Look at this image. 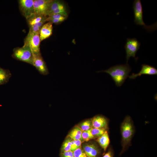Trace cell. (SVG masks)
I'll return each mask as SVG.
<instances>
[{
	"mask_svg": "<svg viewBox=\"0 0 157 157\" xmlns=\"http://www.w3.org/2000/svg\"><path fill=\"white\" fill-rule=\"evenodd\" d=\"M71 151L73 152L76 149L81 148V143L79 140H75L71 139Z\"/></svg>",
	"mask_w": 157,
	"mask_h": 157,
	"instance_id": "cell-24",
	"label": "cell"
},
{
	"mask_svg": "<svg viewBox=\"0 0 157 157\" xmlns=\"http://www.w3.org/2000/svg\"><path fill=\"white\" fill-rule=\"evenodd\" d=\"M77 126L82 131L88 130L92 127L91 119L83 121Z\"/></svg>",
	"mask_w": 157,
	"mask_h": 157,
	"instance_id": "cell-19",
	"label": "cell"
},
{
	"mask_svg": "<svg viewBox=\"0 0 157 157\" xmlns=\"http://www.w3.org/2000/svg\"><path fill=\"white\" fill-rule=\"evenodd\" d=\"M122 149L120 155L123 153L130 145L135 132V129L131 117L129 115L124 118L121 125Z\"/></svg>",
	"mask_w": 157,
	"mask_h": 157,
	"instance_id": "cell-2",
	"label": "cell"
},
{
	"mask_svg": "<svg viewBox=\"0 0 157 157\" xmlns=\"http://www.w3.org/2000/svg\"><path fill=\"white\" fill-rule=\"evenodd\" d=\"M133 9L134 17V22L137 25L143 26L147 31L151 32L156 28V24L147 26L143 20L142 5L140 0H134L133 4Z\"/></svg>",
	"mask_w": 157,
	"mask_h": 157,
	"instance_id": "cell-3",
	"label": "cell"
},
{
	"mask_svg": "<svg viewBox=\"0 0 157 157\" xmlns=\"http://www.w3.org/2000/svg\"><path fill=\"white\" fill-rule=\"evenodd\" d=\"M33 55L32 65L36 68L40 74L44 75L48 74L49 73L48 68L41 54Z\"/></svg>",
	"mask_w": 157,
	"mask_h": 157,
	"instance_id": "cell-9",
	"label": "cell"
},
{
	"mask_svg": "<svg viewBox=\"0 0 157 157\" xmlns=\"http://www.w3.org/2000/svg\"><path fill=\"white\" fill-rule=\"evenodd\" d=\"M71 138L68 136L65 139L61 146V152L71 151Z\"/></svg>",
	"mask_w": 157,
	"mask_h": 157,
	"instance_id": "cell-21",
	"label": "cell"
},
{
	"mask_svg": "<svg viewBox=\"0 0 157 157\" xmlns=\"http://www.w3.org/2000/svg\"><path fill=\"white\" fill-rule=\"evenodd\" d=\"M74 157H87L82 148H78L73 151Z\"/></svg>",
	"mask_w": 157,
	"mask_h": 157,
	"instance_id": "cell-26",
	"label": "cell"
},
{
	"mask_svg": "<svg viewBox=\"0 0 157 157\" xmlns=\"http://www.w3.org/2000/svg\"><path fill=\"white\" fill-rule=\"evenodd\" d=\"M40 40L39 33H28L24 39L23 46L28 47L33 55L41 54L40 44Z\"/></svg>",
	"mask_w": 157,
	"mask_h": 157,
	"instance_id": "cell-4",
	"label": "cell"
},
{
	"mask_svg": "<svg viewBox=\"0 0 157 157\" xmlns=\"http://www.w3.org/2000/svg\"><path fill=\"white\" fill-rule=\"evenodd\" d=\"M82 132V130L77 125H76L69 133L67 136L75 140H80L83 142L84 140L81 135Z\"/></svg>",
	"mask_w": 157,
	"mask_h": 157,
	"instance_id": "cell-15",
	"label": "cell"
},
{
	"mask_svg": "<svg viewBox=\"0 0 157 157\" xmlns=\"http://www.w3.org/2000/svg\"><path fill=\"white\" fill-rule=\"evenodd\" d=\"M13 58L31 65L33 64V55L31 49L28 47L23 46L21 47H16L13 50Z\"/></svg>",
	"mask_w": 157,
	"mask_h": 157,
	"instance_id": "cell-5",
	"label": "cell"
},
{
	"mask_svg": "<svg viewBox=\"0 0 157 157\" xmlns=\"http://www.w3.org/2000/svg\"><path fill=\"white\" fill-rule=\"evenodd\" d=\"M47 18V16L35 14L28 18L26 20L27 23L29 26H30L35 25L43 20H46V21Z\"/></svg>",
	"mask_w": 157,
	"mask_h": 157,
	"instance_id": "cell-16",
	"label": "cell"
},
{
	"mask_svg": "<svg viewBox=\"0 0 157 157\" xmlns=\"http://www.w3.org/2000/svg\"><path fill=\"white\" fill-rule=\"evenodd\" d=\"M102 157H114V153L112 149H109Z\"/></svg>",
	"mask_w": 157,
	"mask_h": 157,
	"instance_id": "cell-30",
	"label": "cell"
},
{
	"mask_svg": "<svg viewBox=\"0 0 157 157\" xmlns=\"http://www.w3.org/2000/svg\"><path fill=\"white\" fill-rule=\"evenodd\" d=\"M64 7H65V6L62 1L58 0H53L49 5L46 16H48L53 10L59 8Z\"/></svg>",
	"mask_w": 157,
	"mask_h": 157,
	"instance_id": "cell-18",
	"label": "cell"
},
{
	"mask_svg": "<svg viewBox=\"0 0 157 157\" xmlns=\"http://www.w3.org/2000/svg\"><path fill=\"white\" fill-rule=\"evenodd\" d=\"M53 14H59L67 17V13L65 7L59 8L53 10L51 13L48 15Z\"/></svg>",
	"mask_w": 157,
	"mask_h": 157,
	"instance_id": "cell-25",
	"label": "cell"
},
{
	"mask_svg": "<svg viewBox=\"0 0 157 157\" xmlns=\"http://www.w3.org/2000/svg\"><path fill=\"white\" fill-rule=\"evenodd\" d=\"M33 2L34 0L18 1L20 11L26 19L35 14Z\"/></svg>",
	"mask_w": 157,
	"mask_h": 157,
	"instance_id": "cell-7",
	"label": "cell"
},
{
	"mask_svg": "<svg viewBox=\"0 0 157 157\" xmlns=\"http://www.w3.org/2000/svg\"><path fill=\"white\" fill-rule=\"evenodd\" d=\"M52 1L53 0H34L35 14L46 16L49 5Z\"/></svg>",
	"mask_w": 157,
	"mask_h": 157,
	"instance_id": "cell-8",
	"label": "cell"
},
{
	"mask_svg": "<svg viewBox=\"0 0 157 157\" xmlns=\"http://www.w3.org/2000/svg\"><path fill=\"white\" fill-rule=\"evenodd\" d=\"M47 22L46 20H43L35 25L29 26V32L32 33H39L42 26Z\"/></svg>",
	"mask_w": 157,
	"mask_h": 157,
	"instance_id": "cell-20",
	"label": "cell"
},
{
	"mask_svg": "<svg viewBox=\"0 0 157 157\" xmlns=\"http://www.w3.org/2000/svg\"><path fill=\"white\" fill-rule=\"evenodd\" d=\"M140 43L135 38L127 39L124 46L127 63L131 57L135 58L136 54L140 48Z\"/></svg>",
	"mask_w": 157,
	"mask_h": 157,
	"instance_id": "cell-6",
	"label": "cell"
},
{
	"mask_svg": "<svg viewBox=\"0 0 157 157\" xmlns=\"http://www.w3.org/2000/svg\"><path fill=\"white\" fill-rule=\"evenodd\" d=\"M53 28V23L49 22L42 26L39 32L41 42L48 38L52 35Z\"/></svg>",
	"mask_w": 157,
	"mask_h": 157,
	"instance_id": "cell-13",
	"label": "cell"
},
{
	"mask_svg": "<svg viewBox=\"0 0 157 157\" xmlns=\"http://www.w3.org/2000/svg\"><path fill=\"white\" fill-rule=\"evenodd\" d=\"M156 75L157 69L154 67L146 64H142L139 72L136 74H132L129 77L130 79H134L142 75Z\"/></svg>",
	"mask_w": 157,
	"mask_h": 157,
	"instance_id": "cell-11",
	"label": "cell"
},
{
	"mask_svg": "<svg viewBox=\"0 0 157 157\" xmlns=\"http://www.w3.org/2000/svg\"><path fill=\"white\" fill-rule=\"evenodd\" d=\"M131 69L128 63L117 65L111 67L107 69L97 72H103L108 74L117 87L121 86L129 76Z\"/></svg>",
	"mask_w": 157,
	"mask_h": 157,
	"instance_id": "cell-1",
	"label": "cell"
},
{
	"mask_svg": "<svg viewBox=\"0 0 157 157\" xmlns=\"http://www.w3.org/2000/svg\"><path fill=\"white\" fill-rule=\"evenodd\" d=\"M82 147L87 157H98L101 153V149L96 143H85Z\"/></svg>",
	"mask_w": 157,
	"mask_h": 157,
	"instance_id": "cell-10",
	"label": "cell"
},
{
	"mask_svg": "<svg viewBox=\"0 0 157 157\" xmlns=\"http://www.w3.org/2000/svg\"><path fill=\"white\" fill-rule=\"evenodd\" d=\"M92 128L88 130L82 131L81 135L84 141L88 142L90 140L94 139L91 133Z\"/></svg>",
	"mask_w": 157,
	"mask_h": 157,
	"instance_id": "cell-23",
	"label": "cell"
},
{
	"mask_svg": "<svg viewBox=\"0 0 157 157\" xmlns=\"http://www.w3.org/2000/svg\"><path fill=\"white\" fill-rule=\"evenodd\" d=\"M106 130L104 129L96 128L92 127L91 131L92 135L95 139L101 136Z\"/></svg>",
	"mask_w": 157,
	"mask_h": 157,
	"instance_id": "cell-22",
	"label": "cell"
},
{
	"mask_svg": "<svg viewBox=\"0 0 157 157\" xmlns=\"http://www.w3.org/2000/svg\"><path fill=\"white\" fill-rule=\"evenodd\" d=\"M11 76L12 74L9 70L0 67V85L7 83Z\"/></svg>",
	"mask_w": 157,
	"mask_h": 157,
	"instance_id": "cell-17",
	"label": "cell"
},
{
	"mask_svg": "<svg viewBox=\"0 0 157 157\" xmlns=\"http://www.w3.org/2000/svg\"><path fill=\"white\" fill-rule=\"evenodd\" d=\"M65 20L62 19H46L47 22H52L53 24L54 23L56 24H58L62 22Z\"/></svg>",
	"mask_w": 157,
	"mask_h": 157,
	"instance_id": "cell-29",
	"label": "cell"
},
{
	"mask_svg": "<svg viewBox=\"0 0 157 157\" xmlns=\"http://www.w3.org/2000/svg\"><path fill=\"white\" fill-rule=\"evenodd\" d=\"M67 16L59 14H53L49 15L47 16V19H59L65 20Z\"/></svg>",
	"mask_w": 157,
	"mask_h": 157,
	"instance_id": "cell-27",
	"label": "cell"
},
{
	"mask_svg": "<svg viewBox=\"0 0 157 157\" xmlns=\"http://www.w3.org/2000/svg\"><path fill=\"white\" fill-rule=\"evenodd\" d=\"M92 127L107 130L108 126L107 119L104 116L97 115L91 119Z\"/></svg>",
	"mask_w": 157,
	"mask_h": 157,
	"instance_id": "cell-12",
	"label": "cell"
},
{
	"mask_svg": "<svg viewBox=\"0 0 157 157\" xmlns=\"http://www.w3.org/2000/svg\"><path fill=\"white\" fill-rule=\"evenodd\" d=\"M61 157H74L73 152L70 151L62 152L61 153Z\"/></svg>",
	"mask_w": 157,
	"mask_h": 157,
	"instance_id": "cell-28",
	"label": "cell"
},
{
	"mask_svg": "<svg viewBox=\"0 0 157 157\" xmlns=\"http://www.w3.org/2000/svg\"><path fill=\"white\" fill-rule=\"evenodd\" d=\"M103 150L105 151L110 143V139L108 132L106 130L104 133L96 140Z\"/></svg>",
	"mask_w": 157,
	"mask_h": 157,
	"instance_id": "cell-14",
	"label": "cell"
}]
</instances>
